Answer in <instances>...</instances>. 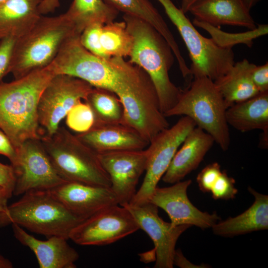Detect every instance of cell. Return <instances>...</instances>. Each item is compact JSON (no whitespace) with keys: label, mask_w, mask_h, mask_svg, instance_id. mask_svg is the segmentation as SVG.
I'll list each match as a JSON object with an SVG mask.
<instances>
[{"label":"cell","mask_w":268,"mask_h":268,"mask_svg":"<svg viewBox=\"0 0 268 268\" xmlns=\"http://www.w3.org/2000/svg\"><path fill=\"white\" fill-rule=\"evenodd\" d=\"M116 76L112 92L123 109L122 124L136 131L149 143L169 126L154 85L140 67L124 58L113 57Z\"/></svg>","instance_id":"cell-1"},{"label":"cell","mask_w":268,"mask_h":268,"mask_svg":"<svg viewBox=\"0 0 268 268\" xmlns=\"http://www.w3.org/2000/svg\"><path fill=\"white\" fill-rule=\"evenodd\" d=\"M51 64L10 82L0 83V129L16 149L42 136L38 105L44 89L56 75Z\"/></svg>","instance_id":"cell-2"},{"label":"cell","mask_w":268,"mask_h":268,"mask_svg":"<svg viewBox=\"0 0 268 268\" xmlns=\"http://www.w3.org/2000/svg\"><path fill=\"white\" fill-rule=\"evenodd\" d=\"M123 19L133 41L129 61L149 75L164 114L175 105L182 92L169 76L175 58L174 53L164 37L149 23L126 14Z\"/></svg>","instance_id":"cell-3"},{"label":"cell","mask_w":268,"mask_h":268,"mask_svg":"<svg viewBox=\"0 0 268 268\" xmlns=\"http://www.w3.org/2000/svg\"><path fill=\"white\" fill-rule=\"evenodd\" d=\"M80 34L65 13L50 17L42 15L30 30L16 39L10 72L17 79L47 67L68 39Z\"/></svg>","instance_id":"cell-4"},{"label":"cell","mask_w":268,"mask_h":268,"mask_svg":"<svg viewBox=\"0 0 268 268\" xmlns=\"http://www.w3.org/2000/svg\"><path fill=\"white\" fill-rule=\"evenodd\" d=\"M68 210L49 190H31L0 213V228L13 223L47 238L67 240L83 221Z\"/></svg>","instance_id":"cell-5"},{"label":"cell","mask_w":268,"mask_h":268,"mask_svg":"<svg viewBox=\"0 0 268 268\" xmlns=\"http://www.w3.org/2000/svg\"><path fill=\"white\" fill-rule=\"evenodd\" d=\"M40 140L59 175L67 182L110 187L109 176L97 152L64 126Z\"/></svg>","instance_id":"cell-6"},{"label":"cell","mask_w":268,"mask_h":268,"mask_svg":"<svg viewBox=\"0 0 268 268\" xmlns=\"http://www.w3.org/2000/svg\"><path fill=\"white\" fill-rule=\"evenodd\" d=\"M228 108L214 81L206 76L194 78L166 117L183 115L190 117L196 126L210 134L223 151L230 144L229 125L226 118Z\"/></svg>","instance_id":"cell-7"},{"label":"cell","mask_w":268,"mask_h":268,"mask_svg":"<svg viewBox=\"0 0 268 268\" xmlns=\"http://www.w3.org/2000/svg\"><path fill=\"white\" fill-rule=\"evenodd\" d=\"M157 0L185 44L192 62L191 75L194 78L206 76L214 81L226 73L235 63L232 49L220 47L211 38L202 36L171 0Z\"/></svg>","instance_id":"cell-8"},{"label":"cell","mask_w":268,"mask_h":268,"mask_svg":"<svg viewBox=\"0 0 268 268\" xmlns=\"http://www.w3.org/2000/svg\"><path fill=\"white\" fill-rule=\"evenodd\" d=\"M80 35L68 39L50 64L56 74H64L81 79L93 87L112 92L116 69L113 58H101L80 43Z\"/></svg>","instance_id":"cell-9"},{"label":"cell","mask_w":268,"mask_h":268,"mask_svg":"<svg viewBox=\"0 0 268 268\" xmlns=\"http://www.w3.org/2000/svg\"><path fill=\"white\" fill-rule=\"evenodd\" d=\"M93 88L78 78L56 74L44 89L38 105V121L42 136L54 134L70 109L80 101H85Z\"/></svg>","instance_id":"cell-10"},{"label":"cell","mask_w":268,"mask_h":268,"mask_svg":"<svg viewBox=\"0 0 268 268\" xmlns=\"http://www.w3.org/2000/svg\"><path fill=\"white\" fill-rule=\"evenodd\" d=\"M196 127L191 118L184 116L173 126L158 133L149 142L146 149V173L140 188L129 203L140 204L149 201L178 148Z\"/></svg>","instance_id":"cell-11"},{"label":"cell","mask_w":268,"mask_h":268,"mask_svg":"<svg viewBox=\"0 0 268 268\" xmlns=\"http://www.w3.org/2000/svg\"><path fill=\"white\" fill-rule=\"evenodd\" d=\"M11 164L15 176L14 196L31 190H49L67 181L58 173L40 139L25 141L16 149Z\"/></svg>","instance_id":"cell-12"},{"label":"cell","mask_w":268,"mask_h":268,"mask_svg":"<svg viewBox=\"0 0 268 268\" xmlns=\"http://www.w3.org/2000/svg\"><path fill=\"white\" fill-rule=\"evenodd\" d=\"M139 227L125 206H109L85 219L76 226L69 239L82 246H101L115 242Z\"/></svg>","instance_id":"cell-13"},{"label":"cell","mask_w":268,"mask_h":268,"mask_svg":"<svg viewBox=\"0 0 268 268\" xmlns=\"http://www.w3.org/2000/svg\"><path fill=\"white\" fill-rule=\"evenodd\" d=\"M132 213L139 229L152 239L154 245L156 268H172L175 246L180 235L190 226H173L158 215V207L149 201L140 204L127 203L124 205Z\"/></svg>","instance_id":"cell-14"},{"label":"cell","mask_w":268,"mask_h":268,"mask_svg":"<svg viewBox=\"0 0 268 268\" xmlns=\"http://www.w3.org/2000/svg\"><path fill=\"white\" fill-rule=\"evenodd\" d=\"M98 155L109 176L110 188L119 204L123 206L130 203L136 192L139 178L146 169V149L110 151Z\"/></svg>","instance_id":"cell-15"},{"label":"cell","mask_w":268,"mask_h":268,"mask_svg":"<svg viewBox=\"0 0 268 268\" xmlns=\"http://www.w3.org/2000/svg\"><path fill=\"white\" fill-rule=\"evenodd\" d=\"M191 183V180H187L168 187H157L148 201L168 214L173 226L188 225L203 229L212 228L220 218L215 211L211 214L202 212L192 203L187 195Z\"/></svg>","instance_id":"cell-16"},{"label":"cell","mask_w":268,"mask_h":268,"mask_svg":"<svg viewBox=\"0 0 268 268\" xmlns=\"http://www.w3.org/2000/svg\"><path fill=\"white\" fill-rule=\"evenodd\" d=\"M49 191L68 210L82 220L107 207L119 204L110 187L66 182Z\"/></svg>","instance_id":"cell-17"},{"label":"cell","mask_w":268,"mask_h":268,"mask_svg":"<svg viewBox=\"0 0 268 268\" xmlns=\"http://www.w3.org/2000/svg\"><path fill=\"white\" fill-rule=\"evenodd\" d=\"M76 135L97 153L144 149L149 144L136 131L121 123L94 124Z\"/></svg>","instance_id":"cell-18"},{"label":"cell","mask_w":268,"mask_h":268,"mask_svg":"<svg viewBox=\"0 0 268 268\" xmlns=\"http://www.w3.org/2000/svg\"><path fill=\"white\" fill-rule=\"evenodd\" d=\"M15 238L34 253L40 268H75L77 252L63 237L52 236L41 240L16 224H11Z\"/></svg>","instance_id":"cell-19"},{"label":"cell","mask_w":268,"mask_h":268,"mask_svg":"<svg viewBox=\"0 0 268 268\" xmlns=\"http://www.w3.org/2000/svg\"><path fill=\"white\" fill-rule=\"evenodd\" d=\"M214 142L210 134L197 126L194 128L174 155L162 177L163 181L169 184L181 181L199 166Z\"/></svg>","instance_id":"cell-20"},{"label":"cell","mask_w":268,"mask_h":268,"mask_svg":"<svg viewBox=\"0 0 268 268\" xmlns=\"http://www.w3.org/2000/svg\"><path fill=\"white\" fill-rule=\"evenodd\" d=\"M189 12L195 18L214 26L230 25L252 30L256 22L242 0H199Z\"/></svg>","instance_id":"cell-21"},{"label":"cell","mask_w":268,"mask_h":268,"mask_svg":"<svg viewBox=\"0 0 268 268\" xmlns=\"http://www.w3.org/2000/svg\"><path fill=\"white\" fill-rule=\"evenodd\" d=\"M248 191L255 198L252 205L242 213L215 223L212 227L214 234L231 237L268 229V196L250 187Z\"/></svg>","instance_id":"cell-22"},{"label":"cell","mask_w":268,"mask_h":268,"mask_svg":"<svg viewBox=\"0 0 268 268\" xmlns=\"http://www.w3.org/2000/svg\"><path fill=\"white\" fill-rule=\"evenodd\" d=\"M42 0H7L0 4V39H17L30 30L42 15Z\"/></svg>","instance_id":"cell-23"},{"label":"cell","mask_w":268,"mask_h":268,"mask_svg":"<svg viewBox=\"0 0 268 268\" xmlns=\"http://www.w3.org/2000/svg\"><path fill=\"white\" fill-rule=\"evenodd\" d=\"M228 125L241 132L255 130L268 134V91L256 95L229 107L226 112Z\"/></svg>","instance_id":"cell-24"},{"label":"cell","mask_w":268,"mask_h":268,"mask_svg":"<svg viewBox=\"0 0 268 268\" xmlns=\"http://www.w3.org/2000/svg\"><path fill=\"white\" fill-rule=\"evenodd\" d=\"M255 66L244 59L235 63L226 73L213 81L228 108L235 103L249 99L260 93L251 76L252 70Z\"/></svg>","instance_id":"cell-25"},{"label":"cell","mask_w":268,"mask_h":268,"mask_svg":"<svg viewBox=\"0 0 268 268\" xmlns=\"http://www.w3.org/2000/svg\"><path fill=\"white\" fill-rule=\"evenodd\" d=\"M119 12L138 17L151 25L170 45L178 62L183 60L179 46L165 21L148 0H104Z\"/></svg>","instance_id":"cell-26"},{"label":"cell","mask_w":268,"mask_h":268,"mask_svg":"<svg viewBox=\"0 0 268 268\" xmlns=\"http://www.w3.org/2000/svg\"><path fill=\"white\" fill-rule=\"evenodd\" d=\"M119 12L104 0H73L65 14L81 34L91 25L114 21Z\"/></svg>","instance_id":"cell-27"},{"label":"cell","mask_w":268,"mask_h":268,"mask_svg":"<svg viewBox=\"0 0 268 268\" xmlns=\"http://www.w3.org/2000/svg\"><path fill=\"white\" fill-rule=\"evenodd\" d=\"M99 40L104 59L129 57L131 54L133 38L124 21L102 24Z\"/></svg>","instance_id":"cell-28"},{"label":"cell","mask_w":268,"mask_h":268,"mask_svg":"<svg viewBox=\"0 0 268 268\" xmlns=\"http://www.w3.org/2000/svg\"><path fill=\"white\" fill-rule=\"evenodd\" d=\"M95 117V123H121L123 109L118 97L106 89L94 87L86 100Z\"/></svg>","instance_id":"cell-29"},{"label":"cell","mask_w":268,"mask_h":268,"mask_svg":"<svg viewBox=\"0 0 268 268\" xmlns=\"http://www.w3.org/2000/svg\"><path fill=\"white\" fill-rule=\"evenodd\" d=\"M193 24L203 29L211 37L213 41L219 47L224 48H232L239 44L246 45L251 47L253 40L259 37L265 35L268 32L267 24L259 25L255 29L240 33H229L222 31L217 27L214 26L206 22L194 19Z\"/></svg>","instance_id":"cell-30"},{"label":"cell","mask_w":268,"mask_h":268,"mask_svg":"<svg viewBox=\"0 0 268 268\" xmlns=\"http://www.w3.org/2000/svg\"><path fill=\"white\" fill-rule=\"evenodd\" d=\"M66 123L69 130L78 134L91 129L95 123V117L89 104L83 100L76 104L67 115Z\"/></svg>","instance_id":"cell-31"},{"label":"cell","mask_w":268,"mask_h":268,"mask_svg":"<svg viewBox=\"0 0 268 268\" xmlns=\"http://www.w3.org/2000/svg\"><path fill=\"white\" fill-rule=\"evenodd\" d=\"M235 184L234 178L229 177L225 171H222L210 190L212 198L224 200L235 198L238 192Z\"/></svg>","instance_id":"cell-32"},{"label":"cell","mask_w":268,"mask_h":268,"mask_svg":"<svg viewBox=\"0 0 268 268\" xmlns=\"http://www.w3.org/2000/svg\"><path fill=\"white\" fill-rule=\"evenodd\" d=\"M102 24H96L86 28L79 37L81 45L93 54L103 59L99 43L100 28Z\"/></svg>","instance_id":"cell-33"},{"label":"cell","mask_w":268,"mask_h":268,"mask_svg":"<svg viewBox=\"0 0 268 268\" xmlns=\"http://www.w3.org/2000/svg\"><path fill=\"white\" fill-rule=\"evenodd\" d=\"M220 165L213 162L206 166L199 173L197 181L201 191L209 193L221 173Z\"/></svg>","instance_id":"cell-34"},{"label":"cell","mask_w":268,"mask_h":268,"mask_svg":"<svg viewBox=\"0 0 268 268\" xmlns=\"http://www.w3.org/2000/svg\"><path fill=\"white\" fill-rule=\"evenodd\" d=\"M16 39L5 37L0 42V83L3 77L10 72L13 47Z\"/></svg>","instance_id":"cell-35"},{"label":"cell","mask_w":268,"mask_h":268,"mask_svg":"<svg viewBox=\"0 0 268 268\" xmlns=\"http://www.w3.org/2000/svg\"><path fill=\"white\" fill-rule=\"evenodd\" d=\"M251 76L253 82L259 91H268V63L264 65L257 66L253 67Z\"/></svg>","instance_id":"cell-36"},{"label":"cell","mask_w":268,"mask_h":268,"mask_svg":"<svg viewBox=\"0 0 268 268\" xmlns=\"http://www.w3.org/2000/svg\"><path fill=\"white\" fill-rule=\"evenodd\" d=\"M15 184V176L11 165L0 162V186L4 188L11 196Z\"/></svg>","instance_id":"cell-37"},{"label":"cell","mask_w":268,"mask_h":268,"mask_svg":"<svg viewBox=\"0 0 268 268\" xmlns=\"http://www.w3.org/2000/svg\"><path fill=\"white\" fill-rule=\"evenodd\" d=\"M0 154L6 157L12 164L16 158V150L8 136L0 129Z\"/></svg>","instance_id":"cell-38"},{"label":"cell","mask_w":268,"mask_h":268,"mask_svg":"<svg viewBox=\"0 0 268 268\" xmlns=\"http://www.w3.org/2000/svg\"><path fill=\"white\" fill-rule=\"evenodd\" d=\"M60 5V0H42L38 9L42 15L54 12Z\"/></svg>","instance_id":"cell-39"},{"label":"cell","mask_w":268,"mask_h":268,"mask_svg":"<svg viewBox=\"0 0 268 268\" xmlns=\"http://www.w3.org/2000/svg\"><path fill=\"white\" fill-rule=\"evenodd\" d=\"M173 264L181 268L197 267L194 265L190 263L183 255L181 252L179 250H176L174 259Z\"/></svg>","instance_id":"cell-40"},{"label":"cell","mask_w":268,"mask_h":268,"mask_svg":"<svg viewBox=\"0 0 268 268\" xmlns=\"http://www.w3.org/2000/svg\"><path fill=\"white\" fill-rule=\"evenodd\" d=\"M11 196L4 188L0 186V213L6 210L8 206V200Z\"/></svg>","instance_id":"cell-41"},{"label":"cell","mask_w":268,"mask_h":268,"mask_svg":"<svg viewBox=\"0 0 268 268\" xmlns=\"http://www.w3.org/2000/svg\"><path fill=\"white\" fill-rule=\"evenodd\" d=\"M199 0H182L180 9L184 13L189 12L190 7Z\"/></svg>","instance_id":"cell-42"},{"label":"cell","mask_w":268,"mask_h":268,"mask_svg":"<svg viewBox=\"0 0 268 268\" xmlns=\"http://www.w3.org/2000/svg\"><path fill=\"white\" fill-rule=\"evenodd\" d=\"M13 267L11 262L0 254V268H11Z\"/></svg>","instance_id":"cell-43"},{"label":"cell","mask_w":268,"mask_h":268,"mask_svg":"<svg viewBox=\"0 0 268 268\" xmlns=\"http://www.w3.org/2000/svg\"><path fill=\"white\" fill-rule=\"evenodd\" d=\"M246 7L250 10L261 0H242Z\"/></svg>","instance_id":"cell-44"},{"label":"cell","mask_w":268,"mask_h":268,"mask_svg":"<svg viewBox=\"0 0 268 268\" xmlns=\"http://www.w3.org/2000/svg\"><path fill=\"white\" fill-rule=\"evenodd\" d=\"M6 0H0V4L3 3V2H4Z\"/></svg>","instance_id":"cell-45"},{"label":"cell","mask_w":268,"mask_h":268,"mask_svg":"<svg viewBox=\"0 0 268 268\" xmlns=\"http://www.w3.org/2000/svg\"><path fill=\"white\" fill-rule=\"evenodd\" d=\"M0 40H1V39H0Z\"/></svg>","instance_id":"cell-46"}]
</instances>
